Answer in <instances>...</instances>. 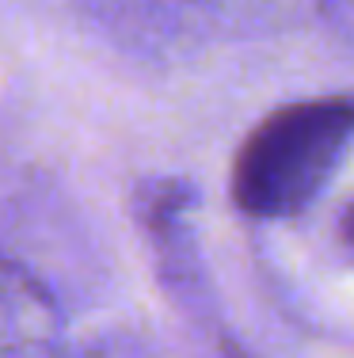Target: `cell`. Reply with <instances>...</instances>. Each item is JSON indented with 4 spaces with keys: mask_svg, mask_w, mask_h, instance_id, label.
<instances>
[{
    "mask_svg": "<svg viewBox=\"0 0 354 358\" xmlns=\"http://www.w3.org/2000/svg\"><path fill=\"white\" fill-rule=\"evenodd\" d=\"M354 134V107L316 99L274 110L244 141L233 168V194L256 217L301 210L324 187Z\"/></svg>",
    "mask_w": 354,
    "mask_h": 358,
    "instance_id": "1",
    "label": "cell"
},
{
    "mask_svg": "<svg viewBox=\"0 0 354 358\" xmlns=\"http://www.w3.org/2000/svg\"><path fill=\"white\" fill-rule=\"evenodd\" d=\"M54 328L46 294L23 271L0 267V355H23Z\"/></svg>",
    "mask_w": 354,
    "mask_h": 358,
    "instance_id": "2",
    "label": "cell"
}]
</instances>
